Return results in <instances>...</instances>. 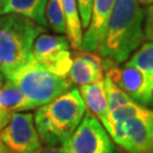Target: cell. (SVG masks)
<instances>
[{
	"label": "cell",
	"instance_id": "277c9868",
	"mask_svg": "<svg viewBox=\"0 0 153 153\" xmlns=\"http://www.w3.org/2000/svg\"><path fill=\"white\" fill-rule=\"evenodd\" d=\"M7 79H10L21 88L35 110L73 88L69 77L52 74L33 57Z\"/></svg>",
	"mask_w": 153,
	"mask_h": 153
},
{
	"label": "cell",
	"instance_id": "30bf717a",
	"mask_svg": "<svg viewBox=\"0 0 153 153\" xmlns=\"http://www.w3.org/2000/svg\"><path fill=\"white\" fill-rule=\"evenodd\" d=\"M116 0H94L91 13V19L88 28L83 34L81 50L97 52L103 42L107 25L111 16Z\"/></svg>",
	"mask_w": 153,
	"mask_h": 153
},
{
	"label": "cell",
	"instance_id": "4316f807",
	"mask_svg": "<svg viewBox=\"0 0 153 153\" xmlns=\"http://www.w3.org/2000/svg\"><path fill=\"white\" fill-rule=\"evenodd\" d=\"M6 2H7V0H0V9L2 10V8L5 7Z\"/></svg>",
	"mask_w": 153,
	"mask_h": 153
},
{
	"label": "cell",
	"instance_id": "d4e9b609",
	"mask_svg": "<svg viewBox=\"0 0 153 153\" xmlns=\"http://www.w3.org/2000/svg\"><path fill=\"white\" fill-rule=\"evenodd\" d=\"M138 2L143 6H150L153 5V0H138Z\"/></svg>",
	"mask_w": 153,
	"mask_h": 153
},
{
	"label": "cell",
	"instance_id": "ac0fdd59",
	"mask_svg": "<svg viewBox=\"0 0 153 153\" xmlns=\"http://www.w3.org/2000/svg\"><path fill=\"white\" fill-rule=\"evenodd\" d=\"M47 23L56 34H66V21L61 0H48L45 7Z\"/></svg>",
	"mask_w": 153,
	"mask_h": 153
},
{
	"label": "cell",
	"instance_id": "ffe728a7",
	"mask_svg": "<svg viewBox=\"0 0 153 153\" xmlns=\"http://www.w3.org/2000/svg\"><path fill=\"white\" fill-rule=\"evenodd\" d=\"M76 1L78 5V9H79L83 28L86 30L90 19H91V13H92V6L94 0H76Z\"/></svg>",
	"mask_w": 153,
	"mask_h": 153
},
{
	"label": "cell",
	"instance_id": "44dd1931",
	"mask_svg": "<svg viewBox=\"0 0 153 153\" xmlns=\"http://www.w3.org/2000/svg\"><path fill=\"white\" fill-rule=\"evenodd\" d=\"M144 39L153 42V5H150L144 10Z\"/></svg>",
	"mask_w": 153,
	"mask_h": 153
},
{
	"label": "cell",
	"instance_id": "603a6c76",
	"mask_svg": "<svg viewBox=\"0 0 153 153\" xmlns=\"http://www.w3.org/2000/svg\"><path fill=\"white\" fill-rule=\"evenodd\" d=\"M11 115L13 114H10V112H7L5 110L0 109V133L6 126L8 125V123L11 118Z\"/></svg>",
	"mask_w": 153,
	"mask_h": 153
},
{
	"label": "cell",
	"instance_id": "d6986e66",
	"mask_svg": "<svg viewBox=\"0 0 153 153\" xmlns=\"http://www.w3.org/2000/svg\"><path fill=\"white\" fill-rule=\"evenodd\" d=\"M103 81L104 90H105V94H107V99H108V105H109L110 112H112L114 110L118 109L119 107H123V105L134 101L118 85H116L108 76L104 75Z\"/></svg>",
	"mask_w": 153,
	"mask_h": 153
},
{
	"label": "cell",
	"instance_id": "6da1fadb",
	"mask_svg": "<svg viewBox=\"0 0 153 153\" xmlns=\"http://www.w3.org/2000/svg\"><path fill=\"white\" fill-rule=\"evenodd\" d=\"M143 24L144 9L138 0H116L98 55L117 65L126 62L143 44Z\"/></svg>",
	"mask_w": 153,
	"mask_h": 153
},
{
	"label": "cell",
	"instance_id": "8fae6325",
	"mask_svg": "<svg viewBox=\"0 0 153 153\" xmlns=\"http://www.w3.org/2000/svg\"><path fill=\"white\" fill-rule=\"evenodd\" d=\"M68 77L73 84L90 85L104 78L103 58L97 52L81 51L73 56Z\"/></svg>",
	"mask_w": 153,
	"mask_h": 153
},
{
	"label": "cell",
	"instance_id": "e0dca14e",
	"mask_svg": "<svg viewBox=\"0 0 153 153\" xmlns=\"http://www.w3.org/2000/svg\"><path fill=\"white\" fill-rule=\"evenodd\" d=\"M153 115V110L146 108L142 104L137 103L135 101H131L129 103L119 107L118 109L110 112L111 125L114 123L125 120H133V119H144L151 117Z\"/></svg>",
	"mask_w": 153,
	"mask_h": 153
},
{
	"label": "cell",
	"instance_id": "3957f363",
	"mask_svg": "<svg viewBox=\"0 0 153 153\" xmlns=\"http://www.w3.org/2000/svg\"><path fill=\"white\" fill-rule=\"evenodd\" d=\"M47 28L17 14L0 16V73L10 76L32 58L35 40Z\"/></svg>",
	"mask_w": 153,
	"mask_h": 153
},
{
	"label": "cell",
	"instance_id": "7c38bea8",
	"mask_svg": "<svg viewBox=\"0 0 153 153\" xmlns=\"http://www.w3.org/2000/svg\"><path fill=\"white\" fill-rule=\"evenodd\" d=\"M79 93L85 103L86 110L91 112L100 123L103 125L107 131L111 135L112 125L110 119V110L108 105V99L104 90V81H99L90 85L79 86Z\"/></svg>",
	"mask_w": 153,
	"mask_h": 153
},
{
	"label": "cell",
	"instance_id": "cb8c5ba5",
	"mask_svg": "<svg viewBox=\"0 0 153 153\" xmlns=\"http://www.w3.org/2000/svg\"><path fill=\"white\" fill-rule=\"evenodd\" d=\"M0 153H11L10 151L8 150V148H7L1 141H0Z\"/></svg>",
	"mask_w": 153,
	"mask_h": 153
},
{
	"label": "cell",
	"instance_id": "7402d4cb",
	"mask_svg": "<svg viewBox=\"0 0 153 153\" xmlns=\"http://www.w3.org/2000/svg\"><path fill=\"white\" fill-rule=\"evenodd\" d=\"M33 153H64L61 146H50L42 144L40 148H38Z\"/></svg>",
	"mask_w": 153,
	"mask_h": 153
},
{
	"label": "cell",
	"instance_id": "5b68a950",
	"mask_svg": "<svg viewBox=\"0 0 153 153\" xmlns=\"http://www.w3.org/2000/svg\"><path fill=\"white\" fill-rule=\"evenodd\" d=\"M61 149L64 153H116L110 134L88 110L81 124L64 142Z\"/></svg>",
	"mask_w": 153,
	"mask_h": 153
},
{
	"label": "cell",
	"instance_id": "5bb4252c",
	"mask_svg": "<svg viewBox=\"0 0 153 153\" xmlns=\"http://www.w3.org/2000/svg\"><path fill=\"white\" fill-rule=\"evenodd\" d=\"M66 21V38L74 50H81L83 42V25L76 0H61Z\"/></svg>",
	"mask_w": 153,
	"mask_h": 153
},
{
	"label": "cell",
	"instance_id": "4fadbf2b",
	"mask_svg": "<svg viewBox=\"0 0 153 153\" xmlns=\"http://www.w3.org/2000/svg\"><path fill=\"white\" fill-rule=\"evenodd\" d=\"M48 0H7L2 14H17L47 27L45 7Z\"/></svg>",
	"mask_w": 153,
	"mask_h": 153
},
{
	"label": "cell",
	"instance_id": "2e32d148",
	"mask_svg": "<svg viewBox=\"0 0 153 153\" xmlns=\"http://www.w3.org/2000/svg\"><path fill=\"white\" fill-rule=\"evenodd\" d=\"M126 64L141 71L150 86L153 88V42L143 43L140 49L136 50L126 61Z\"/></svg>",
	"mask_w": 153,
	"mask_h": 153
},
{
	"label": "cell",
	"instance_id": "ba28073f",
	"mask_svg": "<svg viewBox=\"0 0 153 153\" xmlns=\"http://www.w3.org/2000/svg\"><path fill=\"white\" fill-rule=\"evenodd\" d=\"M110 136L127 153H153V115L114 123Z\"/></svg>",
	"mask_w": 153,
	"mask_h": 153
},
{
	"label": "cell",
	"instance_id": "9a60e30c",
	"mask_svg": "<svg viewBox=\"0 0 153 153\" xmlns=\"http://www.w3.org/2000/svg\"><path fill=\"white\" fill-rule=\"evenodd\" d=\"M0 109L10 114H16L21 111L35 110V108L24 95L21 88L10 79L6 78L4 85L0 88Z\"/></svg>",
	"mask_w": 153,
	"mask_h": 153
},
{
	"label": "cell",
	"instance_id": "52a82bcc",
	"mask_svg": "<svg viewBox=\"0 0 153 153\" xmlns=\"http://www.w3.org/2000/svg\"><path fill=\"white\" fill-rule=\"evenodd\" d=\"M0 141L11 153H33L42 145L31 112L13 114L8 125L0 133Z\"/></svg>",
	"mask_w": 153,
	"mask_h": 153
},
{
	"label": "cell",
	"instance_id": "7a4b0ae2",
	"mask_svg": "<svg viewBox=\"0 0 153 153\" xmlns=\"http://www.w3.org/2000/svg\"><path fill=\"white\" fill-rule=\"evenodd\" d=\"M85 112L86 107L77 88L38 108L34 123L41 143L50 146L62 145L81 124Z\"/></svg>",
	"mask_w": 153,
	"mask_h": 153
},
{
	"label": "cell",
	"instance_id": "8992f818",
	"mask_svg": "<svg viewBox=\"0 0 153 153\" xmlns=\"http://www.w3.org/2000/svg\"><path fill=\"white\" fill-rule=\"evenodd\" d=\"M71 44L61 34H40L32 48V57L47 71L67 77L73 64Z\"/></svg>",
	"mask_w": 153,
	"mask_h": 153
},
{
	"label": "cell",
	"instance_id": "83f0119b",
	"mask_svg": "<svg viewBox=\"0 0 153 153\" xmlns=\"http://www.w3.org/2000/svg\"><path fill=\"white\" fill-rule=\"evenodd\" d=\"M1 15H4V14H2V10L0 9V16H1Z\"/></svg>",
	"mask_w": 153,
	"mask_h": 153
},
{
	"label": "cell",
	"instance_id": "484cf974",
	"mask_svg": "<svg viewBox=\"0 0 153 153\" xmlns=\"http://www.w3.org/2000/svg\"><path fill=\"white\" fill-rule=\"evenodd\" d=\"M5 81H6V77L0 73V88L4 85V83H5Z\"/></svg>",
	"mask_w": 153,
	"mask_h": 153
},
{
	"label": "cell",
	"instance_id": "9c48e42d",
	"mask_svg": "<svg viewBox=\"0 0 153 153\" xmlns=\"http://www.w3.org/2000/svg\"><path fill=\"white\" fill-rule=\"evenodd\" d=\"M104 75L109 77L135 102L146 108H153V88L142 73L135 67L127 64L124 67L114 65L104 73Z\"/></svg>",
	"mask_w": 153,
	"mask_h": 153
}]
</instances>
